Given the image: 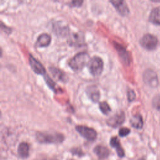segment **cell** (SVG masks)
<instances>
[{"instance_id": "1", "label": "cell", "mask_w": 160, "mask_h": 160, "mask_svg": "<svg viewBox=\"0 0 160 160\" xmlns=\"http://www.w3.org/2000/svg\"><path fill=\"white\" fill-rule=\"evenodd\" d=\"M36 140L40 143H60L64 139V136L57 132L43 131L36 134Z\"/></svg>"}, {"instance_id": "2", "label": "cell", "mask_w": 160, "mask_h": 160, "mask_svg": "<svg viewBox=\"0 0 160 160\" xmlns=\"http://www.w3.org/2000/svg\"><path fill=\"white\" fill-rule=\"evenodd\" d=\"M89 60V54L86 52L82 51L75 54L69 61L68 65L73 71H80L88 64Z\"/></svg>"}, {"instance_id": "3", "label": "cell", "mask_w": 160, "mask_h": 160, "mask_svg": "<svg viewBox=\"0 0 160 160\" xmlns=\"http://www.w3.org/2000/svg\"><path fill=\"white\" fill-rule=\"evenodd\" d=\"M87 65L89 72L93 76H98L102 72L104 63L102 59L99 56H95L91 58Z\"/></svg>"}, {"instance_id": "4", "label": "cell", "mask_w": 160, "mask_h": 160, "mask_svg": "<svg viewBox=\"0 0 160 160\" xmlns=\"http://www.w3.org/2000/svg\"><path fill=\"white\" fill-rule=\"evenodd\" d=\"M75 128L79 134L87 140L94 141L96 139L97 132L94 129L82 125L76 126Z\"/></svg>"}, {"instance_id": "5", "label": "cell", "mask_w": 160, "mask_h": 160, "mask_svg": "<svg viewBox=\"0 0 160 160\" xmlns=\"http://www.w3.org/2000/svg\"><path fill=\"white\" fill-rule=\"evenodd\" d=\"M140 44L142 48L147 50H153L157 46L158 40L154 36L147 34L142 37Z\"/></svg>"}, {"instance_id": "6", "label": "cell", "mask_w": 160, "mask_h": 160, "mask_svg": "<svg viewBox=\"0 0 160 160\" xmlns=\"http://www.w3.org/2000/svg\"><path fill=\"white\" fill-rule=\"evenodd\" d=\"M125 120V114L124 112L122 111L117 112L116 114L109 118L106 123L108 126L112 128H118L121 125Z\"/></svg>"}, {"instance_id": "7", "label": "cell", "mask_w": 160, "mask_h": 160, "mask_svg": "<svg viewBox=\"0 0 160 160\" xmlns=\"http://www.w3.org/2000/svg\"><path fill=\"white\" fill-rule=\"evenodd\" d=\"M29 63L32 71L38 74L46 75V70L43 65L31 54H29Z\"/></svg>"}, {"instance_id": "8", "label": "cell", "mask_w": 160, "mask_h": 160, "mask_svg": "<svg viewBox=\"0 0 160 160\" xmlns=\"http://www.w3.org/2000/svg\"><path fill=\"white\" fill-rule=\"evenodd\" d=\"M113 44L114 48H116L122 62L126 66H128L130 63V58L128 52L126 50V49L121 44H118L116 42H113Z\"/></svg>"}, {"instance_id": "9", "label": "cell", "mask_w": 160, "mask_h": 160, "mask_svg": "<svg viewBox=\"0 0 160 160\" xmlns=\"http://www.w3.org/2000/svg\"><path fill=\"white\" fill-rule=\"evenodd\" d=\"M109 2L115 8L117 11L122 16H126L129 13V8L126 2L122 0H111Z\"/></svg>"}, {"instance_id": "10", "label": "cell", "mask_w": 160, "mask_h": 160, "mask_svg": "<svg viewBox=\"0 0 160 160\" xmlns=\"http://www.w3.org/2000/svg\"><path fill=\"white\" fill-rule=\"evenodd\" d=\"M86 92L89 98L94 102L99 101L100 98V92L96 86H89L86 89Z\"/></svg>"}, {"instance_id": "11", "label": "cell", "mask_w": 160, "mask_h": 160, "mask_svg": "<svg viewBox=\"0 0 160 160\" xmlns=\"http://www.w3.org/2000/svg\"><path fill=\"white\" fill-rule=\"evenodd\" d=\"M144 79L147 84L152 87L158 84L157 76L155 74V72L152 71H146V72L144 74Z\"/></svg>"}, {"instance_id": "12", "label": "cell", "mask_w": 160, "mask_h": 160, "mask_svg": "<svg viewBox=\"0 0 160 160\" xmlns=\"http://www.w3.org/2000/svg\"><path fill=\"white\" fill-rule=\"evenodd\" d=\"M51 37L48 33H42L37 38L36 46L38 47L48 46L51 43Z\"/></svg>"}, {"instance_id": "13", "label": "cell", "mask_w": 160, "mask_h": 160, "mask_svg": "<svg viewBox=\"0 0 160 160\" xmlns=\"http://www.w3.org/2000/svg\"><path fill=\"white\" fill-rule=\"evenodd\" d=\"M49 69L52 76L57 80L61 81L62 82H65L67 81V76L66 74L62 71L61 69L54 67V66H51L49 67Z\"/></svg>"}, {"instance_id": "14", "label": "cell", "mask_w": 160, "mask_h": 160, "mask_svg": "<svg viewBox=\"0 0 160 160\" xmlns=\"http://www.w3.org/2000/svg\"><path fill=\"white\" fill-rule=\"evenodd\" d=\"M68 41L69 44L71 45H80L84 41V36L81 32H74L69 35V38L68 39Z\"/></svg>"}, {"instance_id": "15", "label": "cell", "mask_w": 160, "mask_h": 160, "mask_svg": "<svg viewBox=\"0 0 160 160\" xmlns=\"http://www.w3.org/2000/svg\"><path fill=\"white\" fill-rule=\"evenodd\" d=\"M109 143H110V145L112 148H116V152H117L119 157L122 158L124 156V151L122 148L121 147V146L120 144V142H119V141L118 138L116 136L112 137L111 140H110Z\"/></svg>"}, {"instance_id": "16", "label": "cell", "mask_w": 160, "mask_h": 160, "mask_svg": "<svg viewBox=\"0 0 160 160\" xmlns=\"http://www.w3.org/2000/svg\"><path fill=\"white\" fill-rule=\"evenodd\" d=\"M94 152L101 159L106 158L109 154V149L106 147L101 145L96 146L94 149Z\"/></svg>"}, {"instance_id": "17", "label": "cell", "mask_w": 160, "mask_h": 160, "mask_svg": "<svg viewBox=\"0 0 160 160\" xmlns=\"http://www.w3.org/2000/svg\"><path fill=\"white\" fill-rule=\"evenodd\" d=\"M18 153L22 158H26L29 156V145L27 142H21L18 148Z\"/></svg>"}, {"instance_id": "18", "label": "cell", "mask_w": 160, "mask_h": 160, "mask_svg": "<svg viewBox=\"0 0 160 160\" xmlns=\"http://www.w3.org/2000/svg\"><path fill=\"white\" fill-rule=\"evenodd\" d=\"M149 20L155 24L160 25V7L152 10L149 15Z\"/></svg>"}, {"instance_id": "19", "label": "cell", "mask_w": 160, "mask_h": 160, "mask_svg": "<svg viewBox=\"0 0 160 160\" xmlns=\"http://www.w3.org/2000/svg\"><path fill=\"white\" fill-rule=\"evenodd\" d=\"M130 123L131 126L136 129H141L143 126V121L142 116L139 114H136L133 116L130 119Z\"/></svg>"}, {"instance_id": "20", "label": "cell", "mask_w": 160, "mask_h": 160, "mask_svg": "<svg viewBox=\"0 0 160 160\" xmlns=\"http://www.w3.org/2000/svg\"><path fill=\"white\" fill-rule=\"evenodd\" d=\"M53 28L54 32L58 35L65 36L69 33V29L68 26H62L61 24H54Z\"/></svg>"}, {"instance_id": "21", "label": "cell", "mask_w": 160, "mask_h": 160, "mask_svg": "<svg viewBox=\"0 0 160 160\" xmlns=\"http://www.w3.org/2000/svg\"><path fill=\"white\" fill-rule=\"evenodd\" d=\"M99 108L104 114H108L111 111V108L106 101H101L99 103Z\"/></svg>"}, {"instance_id": "22", "label": "cell", "mask_w": 160, "mask_h": 160, "mask_svg": "<svg viewBox=\"0 0 160 160\" xmlns=\"http://www.w3.org/2000/svg\"><path fill=\"white\" fill-rule=\"evenodd\" d=\"M44 79L47 84V85L52 90H56V84L54 82V81L48 76V74L44 75Z\"/></svg>"}, {"instance_id": "23", "label": "cell", "mask_w": 160, "mask_h": 160, "mask_svg": "<svg viewBox=\"0 0 160 160\" xmlns=\"http://www.w3.org/2000/svg\"><path fill=\"white\" fill-rule=\"evenodd\" d=\"M130 129L126 127H122L119 130V135L121 137H124L130 133Z\"/></svg>"}, {"instance_id": "24", "label": "cell", "mask_w": 160, "mask_h": 160, "mask_svg": "<svg viewBox=\"0 0 160 160\" xmlns=\"http://www.w3.org/2000/svg\"><path fill=\"white\" fill-rule=\"evenodd\" d=\"M152 105L156 109L160 110V96H157L153 99Z\"/></svg>"}, {"instance_id": "25", "label": "cell", "mask_w": 160, "mask_h": 160, "mask_svg": "<svg viewBox=\"0 0 160 160\" xmlns=\"http://www.w3.org/2000/svg\"><path fill=\"white\" fill-rule=\"evenodd\" d=\"M127 94H128V99L129 101H132L134 99L135 97H136V95H135V93L134 92L133 90L132 89H130L127 92Z\"/></svg>"}, {"instance_id": "26", "label": "cell", "mask_w": 160, "mask_h": 160, "mask_svg": "<svg viewBox=\"0 0 160 160\" xmlns=\"http://www.w3.org/2000/svg\"><path fill=\"white\" fill-rule=\"evenodd\" d=\"M83 2L82 1H72L71 2V4L73 6H80L81 4Z\"/></svg>"}, {"instance_id": "27", "label": "cell", "mask_w": 160, "mask_h": 160, "mask_svg": "<svg viewBox=\"0 0 160 160\" xmlns=\"http://www.w3.org/2000/svg\"><path fill=\"white\" fill-rule=\"evenodd\" d=\"M138 160H144V159H142V158H141V159H138Z\"/></svg>"}, {"instance_id": "28", "label": "cell", "mask_w": 160, "mask_h": 160, "mask_svg": "<svg viewBox=\"0 0 160 160\" xmlns=\"http://www.w3.org/2000/svg\"><path fill=\"white\" fill-rule=\"evenodd\" d=\"M51 160H56V159H51Z\"/></svg>"}]
</instances>
